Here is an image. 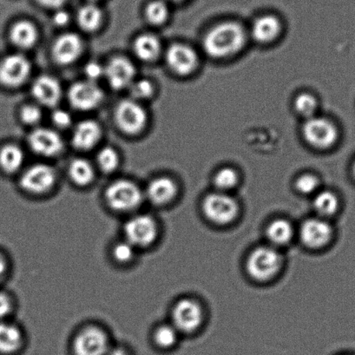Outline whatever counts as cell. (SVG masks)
Returning <instances> with one entry per match:
<instances>
[{
    "mask_svg": "<svg viewBox=\"0 0 355 355\" xmlns=\"http://www.w3.org/2000/svg\"><path fill=\"white\" fill-rule=\"evenodd\" d=\"M32 64L20 53L10 54L0 62V84L8 88H17L28 80Z\"/></svg>",
    "mask_w": 355,
    "mask_h": 355,
    "instance_id": "30bf717a",
    "label": "cell"
},
{
    "mask_svg": "<svg viewBox=\"0 0 355 355\" xmlns=\"http://www.w3.org/2000/svg\"><path fill=\"white\" fill-rule=\"evenodd\" d=\"M332 234L330 224L320 218L306 220L301 227V239L306 247L311 249H320L327 245Z\"/></svg>",
    "mask_w": 355,
    "mask_h": 355,
    "instance_id": "ac0fdd59",
    "label": "cell"
},
{
    "mask_svg": "<svg viewBox=\"0 0 355 355\" xmlns=\"http://www.w3.org/2000/svg\"><path fill=\"white\" fill-rule=\"evenodd\" d=\"M114 119L122 132L134 136L146 129L148 115L146 110L140 102L132 98L125 99L117 103L114 112Z\"/></svg>",
    "mask_w": 355,
    "mask_h": 355,
    "instance_id": "277c9868",
    "label": "cell"
},
{
    "mask_svg": "<svg viewBox=\"0 0 355 355\" xmlns=\"http://www.w3.org/2000/svg\"><path fill=\"white\" fill-rule=\"evenodd\" d=\"M354 175H355V164H354Z\"/></svg>",
    "mask_w": 355,
    "mask_h": 355,
    "instance_id": "c3c4849f",
    "label": "cell"
},
{
    "mask_svg": "<svg viewBox=\"0 0 355 355\" xmlns=\"http://www.w3.org/2000/svg\"><path fill=\"white\" fill-rule=\"evenodd\" d=\"M135 65L125 57L110 58L105 67V78L110 87L116 91L129 88L135 81Z\"/></svg>",
    "mask_w": 355,
    "mask_h": 355,
    "instance_id": "9a60e30c",
    "label": "cell"
},
{
    "mask_svg": "<svg viewBox=\"0 0 355 355\" xmlns=\"http://www.w3.org/2000/svg\"><path fill=\"white\" fill-rule=\"evenodd\" d=\"M89 1L96 3V1H98V0H89Z\"/></svg>",
    "mask_w": 355,
    "mask_h": 355,
    "instance_id": "7dc6e473",
    "label": "cell"
},
{
    "mask_svg": "<svg viewBox=\"0 0 355 355\" xmlns=\"http://www.w3.org/2000/svg\"><path fill=\"white\" fill-rule=\"evenodd\" d=\"M178 338V331L175 327L168 324H163L157 327L154 331L153 340L157 347L167 349L174 347L177 343Z\"/></svg>",
    "mask_w": 355,
    "mask_h": 355,
    "instance_id": "4dcf8cb0",
    "label": "cell"
},
{
    "mask_svg": "<svg viewBox=\"0 0 355 355\" xmlns=\"http://www.w3.org/2000/svg\"><path fill=\"white\" fill-rule=\"evenodd\" d=\"M85 50L81 37L74 33H65L55 40L51 56L57 64L70 65L78 61Z\"/></svg>",
    "mask_w": 355,
    "mask_h": 355,
    "instance_id": "2e32d148",
    "label": "cell"
},
{
    "mask_svg": "<svg viewBox=\"0 0 355 355\" xmlns=\"http://www.w3.org/2000/svg\"><path fill=\"white\" fill-rule=\"evenodd\" d=\"M144 199L157 206H164L173 201L178 194V185L167 177L154 178L148 184Z\"/></svg>",
    "mask_w": 355,
    "mask_h": 355,
    "instance_id": "ffe728a7",
    "label": "cell"
},
{
    "mask_svg": "<svg viewBox=\"0 0 355 355\" xmlns=\"http://www.w3.org/2000/svg\"><path fill=\"white\" fill-rule=\"evenodd\" d=\"M13 302L8 294L0 291V322L8 320L12 313Z\"/></svg>",
    "mask_w": 355,
    "mask_h": 355,
    "instance_id": "60d3db41",
    "label": "cell"
},
{
    "mask_svg": "<svg viewBox=\"0 0 355 355\" xmlns=\"http://www.w3.org/2000/svg\"><path fill=\"white\" fill-rule=\"evenodd\" d=\"M73 351L75 355H108V336L101 327H85L75 337Z\"/></svg>",
    "mask_w": 355,
    "mask_h": 355,
    "instance_id": "8fae6325",
    "label": "cell"
},
{
    "mask_svg": "<svg viewBox=\"0 0 355 355\" xmlns=\"http://www.w3.org/2000/svg\"><path fill=\"white\" fill-rule=\"evenodd\" d=\"M339 201L337 196L330 191H322L315 196L313 208L320 216H330L337 211Z\"/></svg>",
    "mask_w": 355,
    "mask_h": 355,
    "instance_id": "f546056e",
    "label": "cell"
},
{
    "mask_svg": "<svg viewBox=\"0 0 355 355\" xmlns=\"http://www.w3.org/2000/svg\"><path fill=\"white\" fill-rule=\"evenodd\" d=\"M108 355H130L128 352L123 348H115V349L110 350Z\"/></svg>",
    "mask_w": 355,
    "mask_h": 355,
    "instance_id": "f6af8a7d",
    "label": "cell"
},
{
    "mask_svg": "<svg viewBox=\"0 0 355 355\" xmlns=\"http://www.w3.org/2000/svg\"><path fill=\"white\" fill-rule=\"evenodd\" d=\"M28 146L34 153L44 157L58 156L64 150V144L56 130L37 127L29 134Z\"/></svg>",
    "mask_w": 355,
    "mask_h": 355,
    "instance_id": "4fadbf2b",
    "label": "cell"
},
{
    "mask_svg": "<svg viewBox=\"0 0 355 355\" xmlns=\"http://www.w3.org/2000/svg\"><path fill=\"white\" fill-rule=\"evenodd\" d=\"M133 51L137 58L144 62H153L160 56L162 44L153 33H143L134 40Z\"/></svg>",
    "mask_w": 355,
    "mask_h": 355,
    "instance_id": "cb8c5ba5",
    "label": "cell"
},
{
    "mask_svg": "<svg viewBox=\"0 0 355 355\" xmlns=\"http://www.w3.org/2000/svg\"><path fill=\"white\" fill-rule=\"evenodd\" d=\"M239 184V174L232 168H223L216 172L214 178V184L220 192L232 189Z\"/></svg>",
    "mask_w": 355,
    "mask_h": 355,
    "instance_id": "d6a6232c",
    "label": "cell"
},
{
    "mask_svg": "<svg viewBox=\"0 0 355 355\" xmlns=\"http://www.w3.org/2000/svg\"><path fill=\"white\" fill-rule=\"evenodd\" d=\"M43 119V112L40 105H26L20 110V119L26 125L37 126Z\"/></svg>",
    "mask_w": 355,
    "mask_h": 355,
    "instance_id": "8d00e7d4",
    "label": "cell"
},
{
    "mask_svg": "<svg viewBox=\"0 0 355 355\" xmlns=\"http://www.w3.org/2000/svg\"><path fill=\"white\" fill-rule=\"evenodd\" d=\"M10 39L19 49H31L37 42L39 32L33 22L29 20H19L10 30Z\"/></svg>",
    "mask_w": 355,
    "mask_h": 355,
    "instance_id": "7402d4cb",
    "label": "cell"
},
{
    "mask_svg": "<svg viewBox=\"0 0 355 355\" xmlns=\"http://www.w3.org/2000/svg\"><path fill=\"white\" fill-rule=\"evenodd\" d=\"M102 128L98 122L92 119L83 120L72 130L71 142L76 149L89 150L99 143Z\"/></svg>",
    "mask_w": 355,
    "mask_h": 355,
    "instance_id": "d6986e66",
    "label": "cell"
},
{
    "mask_svg": "<svg viewBox=\"0 0 355 355\" xmlns=\"http://www.w3.org/2000/svg\"><path fill=\"white\" fill-rule=\"evenodd\" d=\"M24 334L16 324L0 322V354H13L22 347Z\"/></svg>",
    "mask_w": 355,
    "mask_h": 355,
    "instance_id": "603a6c76",
    "label": "cell"
},
{
    "mask_svg": "<svg viewBox=\"0 0 355 355\" xmlns=\"http://www.w3.org/2000/svg\"><path fill=\"white\" fill-rule=\"evenodd\" d=\"M86 80L98 83L100 78L105 77V67L96 61H89L84 69Z\"/></svg>",
    "mask_w": 355,
    "mask_h": 355,
    "instance_id": "f35d334b",
    "label": "cell"
},
{
    "mask_svg": "<svg viewBox=\"0 0 355 355\" xmlns=\"http://www.w3.org/2000/svg\"><path fill=\"white\" fill-rule=\"evenodd\" d=\"M129 89L132 99L139 102L150 98L155 92L153 83L144 78L139 79V80L135 79Z\"/></svg>",
    "mask_w": 355,
    "mask_h": 355,
    "instance_id": "d590c367",
    "label": "cell"
},
{
    "mask_svg": "<svg viewBox=\"0 0 355 355\" xmlns=\"http://www.w3.org/2000/svg\"><path fill=\"white\" fill-rule=\"evenodd\" d=\"M268 239L274 245L284 246L293 239L294 229L291 223L284 219L275 220L266 230Z\"/></svg>",
    "mask_w": 355,
    "mask_h": 355,
    "instance_id": "83f0119b",
    "label": "cell"
},
{
    "mask_svg": "<svg viewBox=\"0 0 355 355\" xmlns=\"http://www.w3.org/2000/svg\"><path fill=\"white\" fill-rule=\"evenodd\" d=\"M54 125L58 129H67L72 125V116L67 110L56 109L51 116Z\"/></svg>",
    "mask_w": 355,
    "mask_h": 355,
    "instance_id": "ab89813d",
    "label": "cell"
},
{
    "mask_svg": "<svg viewBox=\"0 0 355 355\" xmlns=\"http://www.w3.org/2000/svg\"><path fill=\"white\" fill-rule=\"evenodd\" d=\"M282 25L280 20L273 15H264L254 20L251 27V34L258 43L273 42L280 35Z\"/></svg>",
    "mask_w": 355,
    "mask_h": 355,
    "instance_id": "44dd1931",
    "label": "cell"
},
{
    "mask_svg": "<svg viewBox=\"0 0 355 355\" xmlns=\"http://www.w3.org/2000/svg\"><path fill=\"white\" fill-rule=\"evenodd\" d=\"M319 187V180L315 175L304 174L298 178L295 182V188L304 195L313 194Z\"/></svg>",
    "mask_w": 355,
    "mask_h": 355,
    "instance_id": "74e56055",
    "label": "cell"
},
{
    "mask_svg": "<svg viewBox=\"0 0 355 355\" xmlns=\"http://www.w3.org/2000/svg\"><path fill=\"white\" fill-rule=\"evenodd\" d=\"M125 240L137 250L146 249L156 242L158 226L156 220L148 214H137L130 217L123 226Z\"/></svg>",
    "mask_w": 355,
    "mask_h": 355,
    "instance_id": "3957f363",
    "label": "cell"
},
{
    "mask_svg": "<svg viewBox=\"0 0 355 355\" xmlns=\"http://www.w3.org/2000/svg\"><path fill=\"white\" fill-rule=\"evenodd\" d=\"M8 270V263L4 254L0 253V281L6 277Z\"/></svg>",
    "mask_w": 355,
    "mask_h": 355,
    "instance_id": "ee69618b",
    "label": "cell"
},
{
    "mask_svg": "<svg viewBox=\"0 0 355 355\" xmlns=\"http://www.w3.org/2000/svg\"><path fill=\"white\" fill-rule=\"evenodd\" d=\"M71 16L67 11L63 8L58 9L53 16V22L58 27L65 26L70 22Z\"/></svg>",
    "mask_w": 355,
    "mask_h": 355,
    "instance_id": "b9f144b4",
    "label": "cell"
},
{
    "mask_svg": "<svg viewBox=\"0 0 355 355\" xmlns=\"http://www.w3.org/2000/svg\"><path fill=\"white\" fill-rule=\"evenodd\" d=\"M302 135L310 146L326 150L336 143L338 130L329 120L315 116L306 119L302 127Z\"/></svg>",
    "mask_w": 355,
    "mask_h": 355,
    "instance_id": "ba28073f",
    "label": "cell"
},
{
    "mask_svg": "<svg viewBox=\"0 0 355 355\" xmlns=\"http://www.w3.org/2000/svg\"><path fill=\"white\" fill-rule=\"evenodd\" d=\"M37 4L43 8H49L56 11L58 9L63 8L67 0H35Z\"/></svg>",
    "mask_w": 355,
    "mask_h": 355,
    "instance_id": "7bdbcfd3",
    "label": "cell"
},
{
    "mask_svg": "<svg viewBox=\"0 0 355 355\" xmlns=\"http://www.w3.org/2000/svg\"><path fill=\"white\" fill-rule=\"evenodd\" d=\"M282 257L272 247H259L254 250L248 258V273L254 280L264 282L273 278L280 270Z\"/></svg>",
    "mask_w": 355,
    "mask_h": 355,
    "instance_id": "5b68a950",
    "label": "cell"
},
{
    "mask_svg": "<svg viewBox=\"0 0 355 355\" xmlns=\"http://www.w3.org/2000/svg\"><path fill=\"white\" fill-rule=\"evenodd\" d=\"M25 153L16 144H6L0 149V168L8 174L15 173L23 166Z\"/></svg>",
    "mask_w": 355,
    "mask_h": 355,
    "instance_id": "4316f807",
    "label": "cell"
},
{
    "mask_svg": "<svg viewBox=\"0 0 355 355\" xmlns=\"http://www.w3.org/2000/svg\"><path fill=\"white\" fill-rule=\"evenodd\" d=\"M57 172L51 165L37 164L29 167L20 178V187L34 196L49 193L57 184Z\"/></svg>",
    "mask_w": 355,
    "mask_h": 355,
    "instance_id": "8992f818",
    "label": "cell"
},
{
    "mask_svg": "<svg viewBox=\"0 0 355 355\" xmlns=\"http://www.w3.org/2000/svg\"><path fill=\"white\" fill-rule=\"evenodd\" d=\"M96 163L105 173H112L119 166V155L112 147L103 148L96 156Z\"/></svg>",
    "mask_w": 355,
    "mask_h": 355,
    "instance_id": "1f68e13d",
    "label": "cell"
},
{
    "mask_svg": "<svg viewBox=\"0 0 355 355\" xmlns=\"http://www.w3.org/2000/svg\"><path fill=\"white\" fill-rule=\"evenodd\" d=\"M239 205L236 200L223 192L211 193L202 202V210L210 222L223 224L230 223L239 214Z\"/></svg>",
    "mask_w": 355,
    "mask_h": 355,
    "instance_id": "52a82bcc",
    "label": "cell"
},
{
    "mask_svg": "<svg viewBox=\"0 0 355 355\" xmlns=\"http://www.w3.org/2000/svg\"><path fill=\"white\" fill-rule=\"evenodd\" d=\"M166 2H174V3H180L184 1V0H164Z\"/></svg>",
    "mask_w": 355,
    "mask_h": 355,
    "instance_id": "bcb514c9",
    "label": "cell"
},
{
    "mask_svg": "<svg viewBox=\"0 0 355 355\" xmlns=\"http://www.w3.org/2000/svg\"><path fill=\"white\" fill-rule=\"evenodd\" d=\"M165 60L170 70L181 77L192 74L199 63L198 54L192 47L180 43L171 44L168 48Z\"/></svg>",
    "mask_w": 355,
    "mask_h": 355,
    "instance_id": "5bb4252c",
    "label": "cell"
},
{
    "mask_svg": "<svg viewBox=\"0 0 355 355\" xmlns=\"http://www.w3.org/2000/svg\"><path fill=\"white\" fill-rule=\"evenodd\" d=\"M105 99V93L98 83L83 80L74 83L69 88L68 100L72 108L78 112H89L99 105Z\"/></svg>",
    "mask_w": 355,
    "mask_h": 355,
    "instance_id": "9c48e42d",
    "label": "cell"
},
{
    "mask_svg": "<svg viewBox=\"0 0 355 355\" xmlns=\"http://www.w3.org/2000/svg\"><path fill=\"white\" fill-rule=\"evenodd\" d=\"M103 18L102 10L93 2L81 6L77 13L78 25L86 33L98 31L102 25Z\"/></svg>",
    "mask_w": 355,
    "mask_h": 355,
    "instance_id": "484cf974",
    "label": "cell"
},
{
    "mask_svg": "<svg viewBox=\"0 0 355 355\" xmlns=\"http://www.w3.org/2000/svg\"><path fill=\"white\" fill-rule=\"evenodd\" d=\"M147 21L153 26H162L170 16V9L164 0H153L146 6L144 11Z\"/></svg>",
    "mask_w": 355,
    "mask_h": 355,
    "instance_id": "f1b7e54d",
    "label": "cell"
},
{
    "mask_svg": "<svg viewBox=\"0 0 355 355\" xmlns=\"http://www.w3.org/2000/svg\"><path fill=\"white\" fill-rule=\"evenodd\" d=\"M294 105L296 112L308 119L315 116L317 108H318V102L315 96L309 93H302L296 96Z\"/></svg>",
    "mask_w": 355,
    "mask_h": 355,
    "instance_id": "e575fe53",
    "label": "cell"
},
{
    "mask_svg": "<svg viewBox=\"0 0 355 355\" xmlns=\"http://www.w3.org/2000/svg\"><path fill=\"white\" fill-rule=\"evenodd\" d=\"M201 306L191 299L180 300L172 310V325L178 332L191 333L198 329L202 322Z\"/></svg>",
    "mask_w": 355,
    "mask_h": 355,
    "instance_id": "7c38bea8",
    "label": "cell"
},
{
    "mask_svg": "<svg viewBox=\"0 0 355 355\" xmlns=\"http://www.w3.org/2000/svg\"><path fill=\"white\" fill-rule=\"evenodd\" d=\"M247 34L240 24L227 21L218 24L203 37V49L210 58L223 60L234 56L245 46Z\"/></svg>",
    "mask_w": 355,
    "mask_h": 355,
    "instance_id": "6da1fadb",
    "label": "cell"
},
{
    "mask_svg": "<svg viewBox=\"0 0 355 355\" xmlns=\"http://www.w3.org/2000/svg\"><path fill=\"white\" fill-rule=\"evenodd\" d=\"M68 175L78 187H87L94 181V167L85 158H75L69 164Z\"/></svg>",
    "mask_w": 355,
    "mask_h": 355,
    "instance_id": "d4e9b609",
    "label": "cell"
},
{
    "mask_svg": "<svg viewBox=\"0 0 355 355\" xmlns=\"http://www.w3.org/2000/svg\"><path fill=\"white\" fill-rule=\"evenodd\" d=\"M31 92L40 105L56 107L63 96V88L57 78L41 75L33 81Z\"/></svg>",
    "mask_w": 355,
    "mask_h": 355,
    "instance_id": "e0dca14e",
    "label": "cell"
},
{
    "mask_svg": "<svg viewBox=\"0 0 355 355\" xmlns=\"http://www.w3.org/2000/svg\"><path fill=\"white\" fill-rule=\"evenodd\" d=\"M137 250L132 244L123 239L114 244L112 250V256L117 263L128 264L135 259Z\"/></svg>",
    "mask_w": 355,
    "mask_h": 355,
    "instance_id": "836d02e7",
    "label": "cell"
},
{
    "mask_svg": "<svg viewBox=\"0 0 355 355\" xmlns=\"http://www.w3.org/2000/svg\"><path fill=\"white\" fill-rule=\"evenodd\" d=\"M105 199L107 205L114 211L130 213L142 205L144 193L136 182L128 179H119L107 187Z\"/></svg>",
    "mask_w": 355,
    "mask_h": 355,
    "instance_id": "7a4b0ae2",
    "label": "cell"
}]
</instances>
